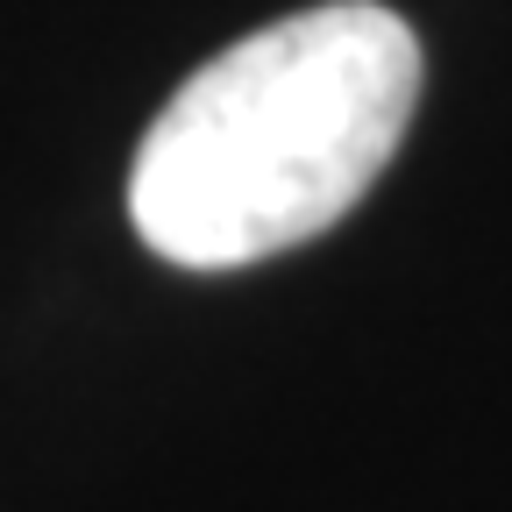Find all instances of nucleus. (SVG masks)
Segmentation results:
<instances>
[{"mask_svg": "<svg viewBox=\"0 0 512 512\" xmlns=\"http://www.w3.org/2000/svg\"><path fill=\"white\" fill-rule=\"evenodd\" d=\"M420 43L377 0H328L200 64L128 171L136 235L178 271H235L335 228L392 164Z\"/></svg>", "mask_w": 512, "mask_h": 512, "instance_id": "obj_1", "label": "nucleus"}]
</instances>
